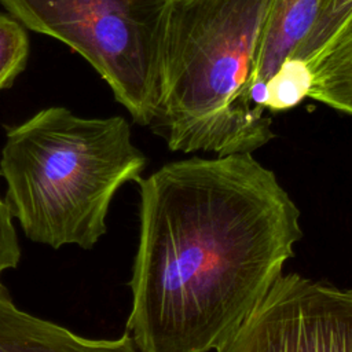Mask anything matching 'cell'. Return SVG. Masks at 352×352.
<instances>
[{
	"mask_svg": "<svg viewBox=\"0 0 352 352\" xmlns=\"http://www.w3.org/2000/svg\"><path fill=\"white\" fill-rule=\"evenodd\" d=\"M0 352H139L126 331L116 340H91L15 307L0 282Z\"/></svg>",
	"mask_w": 352,
	"mask_h": 352,
	"instance_id": "8992f818",
	"label": "cell"
},
{
	"mask_svg": "<svg viewBox=\"0 0 352 352\" xmlns=\"http://www.w3.org/2000/svg\"><path fill=\"white\" fill-rule=\"evenodd\" d=\"M29 54V38L23 25L0 12V91L10 87L23 70Z\"/></svg>",
	"mask_w": 352,
	"mask_h": 352,
	"instance_id": "30bf717a",
	"label": "cell"
},
{
	"mask_svg": "<svg viewBox=\"0 0 352 352\" xmlns=\"http://www.w3.org/2000/svg\"><path fill=\"white\" fill-rule=\"evenodd\" d=\"M309 99L352 116V15L309 63Z\"/></svg>",
	"mask_w": 352,
	"mask_h": 352,
	"instance_id": "ba28073f",
	"label": "cell"
},
{
	"mask_svg": "<svg viewBox=\"0 0 352 352\" xmlns=\"http://www.w3.org/2000/svg\"><path fill=\"white\" fill-rule=\"evenodd\" d=\"M352 15V0H323L318 18L293 56L311 63Z\"/></svg>",
	"mask_w": 352,
	"mask_h": 352,
	"instance_id": "8fae6325",
	"label": "cell"
},
{
	"mask_svg": "<svg viewBox=\"0 0 352 352\" xmlns=\"http://www.w3.org/2000/svg\"><path fill=\"white\" fill-rule=\"evenodd\" d=\"M265 84V110L272 113L286 111L308 98L312 85V69L304 59L287 56Z\"/></svg>",
	"mask_w": 352,
	"mask_h": 352,
	"instance_id": "9c48e42d",
	"label": "cell"
},
{
	"mask_svg": "<svg viewBox=\"0 0 352 352\" xmlns=\"http://www.w3.org/2000/svg\"><path fill=\"white\" fill-rule=\"evenodd\" d=\"M146 162L124 117L43 109L7 128L0 155L4 202L30 241L92 249L106 232L114 194L138 182Z\"/></svg>",
	"mask_w": 352,
	"mask_h": 352,
	"instance_id": "3957f363",
	"label": "cell"
},
{
	"mask_svg": "<svg viewBox=\"0 0 352 352\" xmlns=\"http://www.w3.org/2000/svg\"><path fill=\"white\" fill-rule=\"evenodd\" d=\"M23 26L80 54L132 120L150 126L162 92L170 0H0Z\"/></svg>",
	"mask_w": 352,
	"mask_h": 352,
	"instance_id": "277c9868",
	"label": "cell"
},
{
	"mask_svg": "<svg viewBox=\"0 0 352 352\" xmlns=\"http://www.w3.org/2000/svg\"><path fill=\"white\" fill-rule=\"evenodd\" d=\"M126 320L139 352H208L282 275L300 210L252 153L168 162L138 182Z\"/></svg>",
	"mask_w": 352,
	"mask_h": 352,
	"instance_id": "6da1fadb",
	"label": "cell"
},
{
	"mask_svg": "<svg viewBox=\"0 0 352 352\" xmlns=\"http://www.w3.org/2000/svg\"><path fill=\"white\" fill-rule=\"evenodd\" d=\"M216 352H352V289L280 275Z\"/></svg>",
	"mask_w": 352,
	"mask_h": 352,
	"instance_id": "5b68a950",
	"label": "cell"
},
{
	"mask_svg": "<svg viewBox=\"0 0 352 352\" xmlns=\"http://www.w3.org/2000/svg\"><path fill=\"white\" fill-rule=\"evenodd\" d=\"M19 258L21 249L12 216L4 199L0 198V282L1 274L6 270H14L18 267Z\"/></svg>",
	"mask_w": 352,
	"mask_h": 352,
	"instance_id": "7c38bea8",
	"label": "cell"
},
{
	"mask_svg": "<svg viewBox=\"0 0 352 352\" xmlns=\"http://www.w3.org/2000/svg\"><path fill=\"white\" fill-rule=\"evenodd\" d=\"M274 0H170L162 92L150 125L172 151L253 153L275 136L253 104L256 55Z\"/></svg>",
	"mask_w": 352,
	"mask_h": 352,
	"instance_id": "7a4b0ae2",
	"label": "cell"
},
{
	"mask_svg": "<svg viewBox=\"0 0 352 352\" xmlns=\"http://www.w3.org/2000/svg\"><path fill=\"white\" fill-rule=\"evenodd\" d=\"M323 0H274L260 37L253 81H267L309 34Z\"/></svg>",
	"mask_w": 352,
	"mask_h": 352,
	"instance_id": "52a82bcc",
	"label": "cell"
}]
</instances>
